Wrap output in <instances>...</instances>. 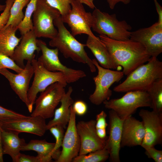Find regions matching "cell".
Masks as SVG:
<instances>
[{"label":"cell","mask_w":162,"mask_h":162,"mask_svg":"<svg viewBox=\"0 0 162 162\" xmlns=\"http://www.w3.org/2000/svg\"><path fill=\"white\" fill-rule=\"evenodd\" d=\"M3 68L11 69L16 73L21 72L23 70L10 57L0 53V70Z\"/></svg>","instance_id":"cell-32"},{"label":"cell","mask_w":162,"mask_h":162,"mask_svg":"<svg viewBox=\"0 0 162 162\" xmlns=\"http://www.w3.org/2000/svg\"><path fill=\"white\" fill-rule=\"evenodd\" d=\"M145 129V136L141 146H154L162 143V114L153 110L141 109L139 112Z\"/></svg>","instance_id":"cell-13"},{"label":"cell","mask_w":162,"mask_h":162,"mask_svg":"<svg viewBox=\"0 0 162 162\" xmlns=\"http://www.w3.org/2000/svg\"><path fill=\"white\" fill-rule=\"evenodd\" d=\"M30 0H15L12 6L8 21L4 26L11 25L17 27L23 20L24 15L22 10Z\"/></svg>","instance_id":"cell-27"},{"label":"cell","mask_w":162,"mask_h":162,"mask_svg":"<svg viewBox=\"0 0 162 162\" xmlns=\"http://www.w3.org/2000/svg\"><path fill=\"white\" fill-rule=\"evenodd\" d=\"M86 44L101 67L110 69L118 68L107 48L99 37L96 39L88 36Z\"/></svg>","instance_id":"cell-22"},{"label":"cell","mask_w":162,"mask_h":162,"mask_svg":"<svg viewBox=\"0 0 162 162\" xmlns=\"http://www.w3.org/2000/svg\"><path fill=\"white\" fill-rule=\"evenodd\" d=\"M109 136L106 140L105 147L109 152L110 160L112 162H120L119 152L124 120L112 110L109 111Z\"/></svg>","instance_id":"cell-18"},{"label":"cell","mask_w":162,"mask_h":162,"mask_svg":"<svg viewBox=\"0 0 162 162\" xmlns=\"http://www.w3.org/2000/svg\"><path fill=\"white\" fill-rule=\"evenodd\" d=\"M145 154L148 158H152L155 162H162V151L156 149L154 146L144 148Z\"/></svg>","instance_id":"cell-35"},{"label":"cell","mask_w":162,"mask_h":162,"mask_svg":"<svg viewBox=\"0 0 162 162\" xmlns=\"http://www.w3.org/2000/svg\"><path fill=\"white\" fill-rule=\"evenodd\" d=\"M37 44L42 52L38 60L47 70L63 73L68 76L71 83L86 76L83 71L69 68L62 64L58 58L57 48H49L45 42L40 40L37 39Z\"/></svg>","instance_id":"cell-11"},{"label":"cell","mask_w":162,"mask_h":162,"mask_svg":"<svg viewBox=\"0 0 162 162\" xmlns=\"http://www.w3.org/2000/svg\"><path fill=\"white\" fill-rule=\"evenodd\" d=\"M107 2L110 9H113L118 3L121 2L127 4L130 3V0H107Z\"/></svg>","instance_id":"cell-39"},{"label":"cell","mask_w":162,"mask_h":162,"mask_svg":"<svg viewBox=\"0 0 162 162\" xmlns=\"http://www.w3.org/2000/svg\"><path fill=\"white\" fill-rule=\"evenodd\" d=\"M2 129L1 127L0 123V162H3V154L2 153Z\"/></svg>","instance_id":"cell-43"},{"label":"cell","mask_w":162,"mask_h":162,"mask_svg":"<svg viewBox=\"0 0 162 162\" xmlns=\"http://www.w3.org/2000/svg\"><path fill=\"white\" fill-rule=\"evenodd\" d=\"M6 7L5 4L2 5L0 4V12L4 11Z\"/></svg>","instance_id":"cell-44"},{"label":"cell","mask_w":162,"mask_h":162,"mask_svg":"<svg viewBox=\"0 0 162 162\" xmlns=\"http://www.w3.org/2000/svg\"><path fill=\"white\" fill-rule=\"evenodd\" d=\"M82 4H85L89 7L90 8L93 9L96 8L93 1L94 0H78Z\"/></svg>","instance_id":"cell-42"},{"label":"cell","mask_w":162,"mask_h":162,"mask_svg":"<svg viewBox=\"0 0 162 162\" xmlns=\"http://www.w3.org/2000/svg\"><path fill=\"white\" fill-rule=\"evenodd\" d=\"M154 1L158 16V22L160 24L162 25V7L157 0H154Z\"/></svg>","instance_id":"cell-40"},{"label":"cell","mask_w":162,"mask_h":162,"mask_svg":"<svg viewBox=\"0 0 162 162\" xmlns=\"http://www.w3.org/2000/svg\"><path fill=\"white\" fill-rule=\"evenodd\" d=\"M53 23L57 28L58 33L50 40L49 45L57 48L65 58H70L76 62L86 64L91 72H95L96 68L85 50L86 44L78 41L67 30L61 16L56 18Z\"/></svg>","instance_id":"cell-2"},{"label":"cell","mask_w":162,"mask_h":162,"mask_svg":"<svg viewBox=\"0 0 162 162\" xmlns=\"http://www.w3.org/2000/svg\"><path fill=\"white\" fill-rule=\"evenodd\" d=\"M16 162H40V161L37 156H30L20 153Z\"/></svg>","instance_id":"cell-38"},{"label":"cell","mask_w":162,"mask_h":162,"mask_svg":"<svg viewBox=\"0 0 162 162\" xmlns=\"http://www.w3.org/2000/svg\"><path fill=\"white\" fill-rule=\"evenodd\" d=\"M105 107L114 111L122 119L124 120L135 113L139 108H151V100L146 91H130L122 97L104 101Z\"/></svg>","instance_id":"cell-6"},{"label":"cell","mask_w":162,"mask_h":162,"mask_svg":"<svg viewBox=\"0 0 162 162\" xmlns=\"http://www.w3.org/2000/svg\"><path fill=\"white\" fill-rule=\"evenodd\" d=\"M92 14L93 21L92 28L99 35L117 40L130 39L132 27L125 20H118L116 14H110L96 8Z\"/></svg>","instance_id":"cell-4"},{"label":"cell","mask_w":162,"mask_h":162,"mask_svg":"<svg viewBox=\"0 0 162 162\" xmlns=\"http://www.w3.org/2000/svg\"><path fill=\"white\" fill-rule=\"evenodd\" d=\"M52 7L57 9L63 16L67 14L71 9L72 0H46Z\"/></svg>","instance_id":"cell-31"},{"label":"cell","mask_w":162,"mask_h":162,"mask_svg":"<svg viewBox=\"0 0 162 162\" xmlns=\"http://www.w3.org/2000/svg\"><path fill=\"white\" fill-rule=\"evenodd\" d=\"M67 85L60 82L54 83L41 92L36 99L35 108L31 116H40L45 119L53 116L55 109L65 93Z\"/></svg>","instance_id":"cell-9"},{"label":"cell","mask_w":162,"mask_h":162,"mask_svg":"<svg viewBox=\"0 0 162 162\" xmlns=\"http://www.w3.org/2000/svg\"><path fill=\"white\" fill-rule=\"evenodd\" d=\"M96 121L78 122L76 124L79 136L80 146L79 155L86 154L91 152L104 148L106 140L100 138L97 134Z\"/></svg>","instance_id":"cell-15"},{"label":"cell","mask_w":162,"mask_h":162,"mask_svg":"<svg viewBox=\"0 0 162 162\" xmlns=\"http://www.w3.org/2000/svg\"><path fill=\"white\" fill-rule=\"evenodd\" d=\"M99 36L115 64L118 67H123L124 75H128L137 68L147 62L151 57L140 43L130 39L115 40L105 35Z\"/></svg>","instance_id":"cell-1"},{"label":"cell","mask_w":162,"mask_h":162,"mask_svg":"<svg viewBox=\"0 0 162 162\" xmlns=\"http://www.w3.org/2000/svg\"><path fill=\"white\" fill-rule=\"evenodd\" d=\"M109 157V153L104 147L101 149L91 152L88 155H78L73 160V162H104Z\"/></svg>","instance_id":"cell-29"},{"label":"cell","mask_w":162,"mask_h":162,"mask_svg":"<svg viewBox=\"0 0 162 162\" xmlns=\"http://www.w3.org/2000/svg\"><path fill=\"white\" fill-rule=\"evenodd\" d=\"M28 116L0 106V120L10 118H24Z\"/></svg>","instance_id":"cell-34"},{"label":"cell","mask_w":162,"mask_h":162,"mask_svg":"<svg viewBox=\"0 0 162 162\" xmlns=\"http://www.w3.org/2000/svg\"><path fill=\"white\" fill-rule=\"evenodd\" d=\"M34 69V77L28 92L29 103L28 109L31 113L33 106L39 92L44 91L47 87L56 82L67 85L71 83L68 76L61 72L51 71L46 69L38 60L34 59L31 63Z\"/></svg>","instance_id":"cell-5"},{"label":"cell","mask_w":162,"mask_h":162,"mask_svg":"<svg viewBox=\"0 0 162 162\" xmlns=\"http://www.w3.org/2000/svg\"><path fill=\"white\" fill-rule=\"evenodd\" d=\"M130 39L142 44L151 57H157L162 52V25L157 22L131 32Z\"/></svg>","instance_id":"cell-12"},{"label":"cell","mask_w":162,"mask_h":162,"mask_svg":"<svg viewBox=\"0 0 162 162\" xmlns=\"http://www.w3.org/2000/svg\"><path fill=\"white\" fill-rule=\"evenodd\" d=\"M96 131L97 135L100 138L103 140H106L107 139L108 136H106V129H96Z\"/></svg>","instance_id":"cell-41"},{"label":"cell","mask_w":162,"mask_h":162,"mask_svg":"<svg viewBox=\"0 0 162 162\" xmlns=\"http://www.w3.org/2000/svg\"><path fill=\"white\" fill-rule=\"evenodd\" d=\"M72 108L76 115L82 116L85 115L87 110V106L86 104L82 100H78L74 102Z\"/></svg>","instance_id":"cell-36"},{"label":"cell","mask_w":162,"mask_h":162,"mask_svg":"<svg viewBox=\"0 0 162 162\" xmlns=\"http://www.w3.org/2000/svg\"><path fill=\"white\" fill-rule=\"evenodd\" d=\"M15 0H6L5 9L0 15V30L7 24L10 16V8Z\"/></svg>","instance_id":"cell-33"},{"label":"cell","mask_w":162,"mask_h":162,"mask_svg":"<svg viewBox=\"0 0 162 162\" xmlns=\"http://www.w3.org/2000/svg\"><path fill=\"white\" fill-rule=\"evenodd\" d=\"M17 27L11 25L4 26L0 30V53L10 57L22 37L17 38L16 33Z\"/></svg>","instance_id":"cell-25"},{"label":"cell","mask_w":162,"mask_h":162,"mask_svg":"<svg viewBox=\"0 0 162 162\" xmlns=\"http://www.w3.org/2000/svg\"><path fill=\"white\" fill-rule=\"evenodd\" d=\"M146 92L151 100L150 108L155 112L162 114V78L156 80Z\"/></svg>","instance_id":"cell-26"},{"label":"cell","mask_w":162,"mask_h":162,"mask_svg":"<svg viewBox=\"0 0 162 162\" xmlns=\"http://www.w3.org/2000/svg\"><path fill=\"white\" fill-rule=\"evenodd\" d=\"M72 105L70 107V118L62 141V150L56 162H71L79 155L80 142L76 127V114Z\"/></svg>","instance_id":"cell-16"},{"label":"cell","mask_w":162,"mask_h":162,"mask_svg":"<svg viewBox=\"0 0 162 162\" xmlns=\"http://www.w3.org/2000/svg\"><path fill=\"white\" fill-rule=\"evenodd\" d=\"M55 144V143L48 142L45 140H32L22 147L21 151L36 152L40 162H50L52 159L56 161L60 154L54 152Z\"/></svg>","instance_id":"cell-23"},{"label":"cell","mask_w":162,"mask_h":162,"mask_svg":"<svg viewBox=\"0 0 162 162\" xmlns=\"http://www.w3.org/2000/svg\"><path fill=\"white\" fill-rule=\"evenodd\" d=\"M19 133L2 129V144L3 154L9 155L13 161L16 162L22 147L26 143L19 136Z\"/></svg>","instance_id":"cell-24"},{"label":"cell","mask_w":162,"mask_h":162,"mask_svg":"<svg viewBox=\"0 0 162 162\" xmlns=\"http://www.w3.org/2000/svg\"><path fill=\"white\" fill-rule=\"evenodd\" d=\"M37 38L33 29L22 36L20 44L16 47L10 57L22 69L25 67L24 60L31 63L35 59V52H39L40 51L37 44Z\"/></svg>","instance_id":"cell-19"},{"label":"cell","mask_w":162,"mask_h":162,"mask_svg":"<svg viewBox=\"0 0 162 162\" xmlns=\"http://www.w3.org/2000/svg\"><path fill=\"white\" fill-rule=\"evenodd\" d=\"M142 121L130 116L123 121L121 142V148L141 145L145 136Z\"/></svg>","instance_id":"cell-20"},{"label":"cell","mask_w":162,"mask_h":162,"mask_svg":"<svg viewBox=\"0 0 162 162\" xmlns=\"http://www.w3.org/2000/svg\"><path fill=\"white\" fill-rule=\"evenodd\" d=\"M0 74L8 80L11 88L28 109L29 105L28 92L31 80L34 75V69L31 63L27 62L25 68L19 73L15 74L7 68H3L0 70Z\"/></svg>","instance_id":"cell-17"},{"label":"cell","mask_w":162,"mask_h":162,"mask_svg":"<svg viewBox=\"0 0 162 162\" xmlns=\"http://www.w3.org/2000/svg\"><path fill=\"white\" fill-rule=\"evenodd\" d=\"M37 0H30L27 5L24 18L17 26L22 36L33 29L31 17L35 9Z\"/></svg>","instance_id":"cell-28"},{"label":"cell","mask_w":162,"mask_h":162,"mask_svg":"<svg viewBox=\"0 0 162 162\" xmlns=\"http://www.w3.org/2000/svg\"><path fill=\"white\" fill-rule=\"evenodd\" d=\"M127 76L123 82L114 88V92H146L156 80L162 78V62L156 57H151L146 64L140 66Z\"/></svg>","instance_id":"cell-3"},{"label":"cell","mask_w":162,"mask_h":162,"mask_svg":"<svg viewBox=\"0 0 162 162\" xmlns=\"http://www.w3.org/2000/svg\"><path fill=\"white\" fill-rule=\"evenodd\" d=\"M2 129L19 133H27L43 136L46 129L45 119L39 116L0 120Z\"/></svg>","instance_id":"cell-14"},{"label":"cell","mask_w":162,"mask_h":162,"mask_svg":"<svg viewBox=\"0 0 162 162\" xmlns=\"http://www.w3.org/2000/svg\"><path fill=\"white\" fill-rule=\"evenodd\" d=\"M107 114L105 112L102 110L96 116L95 127L96 129L105 128L108 126V124L106 122Z\"/></svg>","instance_id":"cell-37"},{"label":"cell","mask_w":162,"mask_h":162,"mask_svg":"<svg viewBox=\"0 0 162 162\" xmlns=\"http://www.w3.org/2000/svg\"><path fill=\"white\" fill-rule=\"evenodd\" d=\"M82 4L78 0H72L71 9L65 15L61 16L62 20L68 24L74 36L83 34L98 39L99 37L91 30L93 21L92 14L87 12Z\"/></svg>","instance_id":"cell-10"},{"label":"cell","mask_w":162,"mask_h":162,"mask_svg":"<svg viewBox=\"0 0 162 162\" xmlns=\"http://www.w3.org/2000/svg\"><path fill=\"white\" fill-rule=\"evenodd\" d=\"M92 60L98 69V73L93 78L95 88L89 99L92 104L98 106L110 99L112 94L110 87L114 83L120 81L124 74L122 71L113 70L101 67L96 59Z\"/></svg>","instance_id":"cell-8"},{"label":"cell","mask_w":162,"mask_h":162,"mask_svg":"<svg viewBox=\"0 0 162 162\" xmlns=\"http://www.w3.org/2000/svg\"><path fill=\"white\" fill-rule=\"evenodd\" d=\"M73 88L70 86L67 92L62 96L60 103L61 105L55 110L54 118L46 124V129L48 130L53 126L59 125L66 128L70 116V106L74 102L71 97Z\"/></svg>","instance_id":"cell-21"},{"label":"cell","mask_w":162,"mask_h":162,"mask_svg":"<svg viewBox=\"0 0 162 162\" xmlns=\"http://www.w3.org/2000/svg\"><path fill=\"white\" fill-rule=\"evenodd\" d=\"M64 129L62 126L57 125L52 127L48 130L56 140L54 148V152L60 154L61 152L60 148L62 146L64 135Z\"/></svg>","instance_id":"cell-30"},{"label":"cell","mask_w":162,"mask_h":162,"mask_svg":"<svg viewBox=\"0 0 162 162\" xmlns=\"http://www.w3.org/2000/svg\"><path fill=\"white\" fill-rule=\"evenodd\" d=\"M60 16L59 11L46 0H37L32 22L33 29L37 37L51 39L55 37L58 30L54 27L53 22Z\"/></svg>","instance_id":"cell-7"}]
</instances>
